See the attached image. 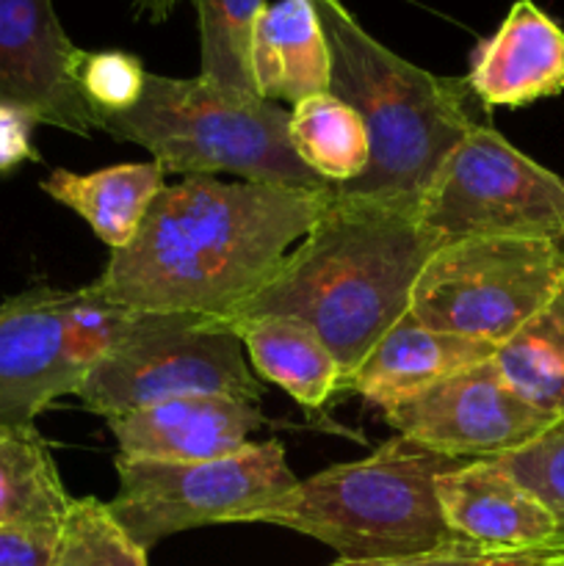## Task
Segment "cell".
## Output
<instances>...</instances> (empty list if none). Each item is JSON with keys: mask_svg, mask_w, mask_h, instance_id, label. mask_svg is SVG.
<instances>
[{"mask_svg": "<svg viewBox=\"0 0 564 566\" xmlns=\"http://www.w3.org/2000/svg\"><path fill=\"white\" fill-rule=\"evenodd\" d=\"M330 199L332 188L186 177L160 188L136 238L86 287L144 313L227 318L280 271Z\"/></svg>", "mask_w": 564, "mask_h": 566, "instance_id": "cell-1", "label": "cell"}, {"mask_svg": "<svg viewBox=\"0 0 564 566\" xmlns=\"http://www.w3.org/2000/svg\"><path fill=\"white\" fill-rule=\"evenodd\" d=\"M440 243L418 219V208L332 188L313 230L227 321H302L326 343L346 385L370 346L409 313L415 280Z\"/></svg>", "mask_w": 564, "mask_h": 566, "instance_id": "cell-2", "label": "cell"}, {"mask_svg": "<svg viewBox=\"0 0 564 566\" xmlns=\"http://www.w3.org/2000/svg\"><path fill=\"white\" fill-rule=\"evenodd\" d=\"M315 6L332 53L330 92L363 116L370 138L363 175L332 188L418 208L448 153L481 122V103L468 77L435 75L409 64L376 42L346 6Z\"/></svg>", "mask_w": 564, "mask_h": 566, "instance_id": "cell-3", "label": "cell"}, {"mask_svg": "<svg viewBox=\"0 0 564 566\" xmlns=\"http://www.w3.org/2000/svg\"><path fill=\"white\" fill-rule=\"evenodd\" d=\"M459 462L396 437L368 457L299 481L247 523L313 536L348 562L440 551L462 542L451 534L437 501V479Z\"/></svg>", "mask_w": 564, "mask_h": 566, "instance_id": "cell-4", "label": "cell"}, {"mask_svg": "<svg viewBox=\"0 0 564 566\" xmlns=\"http://www.w3.org/2000/svg\"><path fill=\"white\" fill-rule=\"evenodd\" d=\"M97 130L149 149L166 175L227 171L302 191L332 188L293 149L291 111L258 94L227 92L199 75L149 72L142 99L122 114H97Z\"/></svg>", "mask_w": 564, "mask_h": 566, "instance_id": "cell-5", "label": "cell"}, {"mask_svg": "<svg viewBox=\"0 0 564 566\" xmlns=\"http://www.w3.org/2000/svg\"><path fill=\"white\" fill-rule=\"evenodd\" d=\"M77 401L103 418L188 396L260 403L263 385L221 315L138 313L125 340L88 368Z\"/></svg>", "mask_w": 564, "mask_h": 566, "instance_id": "cell-6", "label": "cell"}, {"mask_svg": "<svg viewBox=\"0 0 564 566\" xmlns=\"http://www.w3.org/2000/svg\"><path fill=\"white\" fill-rule=\"evenodd\" d=\"M564 285L562 241L459 238L431 252L409 293V313L448 335L501 346Z\"/></svg>", "mask_w": 564, "mask_h": 566, "instance_id": "cell-7", "label": "cell"}, {"mask_svg": "<svg viewBox=\"0 0 564 566\" xmlns=\"http://www.w3.org/2000/svg\"><path fill=\"white\" fill-rule=\"evenodd\" d=\"M116 475L119 486L108 509L144 551L202 525L247 523L299 484L276 440L249 442L243 451L208 462L119 457Z\"/></svg>", "mask_w": 564, "mask_h": 566, "instance_id": "cell-8", "label": "cell"}, {"mask_svg": "<svg viewBox=\"0 0 564 566\" xmlns=\"http://www.w3.org/2000/svg\"><path fill=\"white\" fill-rule=\"evenodd\" d=\"M418 219L440 241L564 238V177L479 122L448 153L418 202Z\"/></svg>", "mask_w": 564, "mask_h": 566, "instance_id": "cell-9", "label": "cell"}, {"mask_svg": "<svg viewBox=\"0 0 564 566\" xmlns=\"http://www.w3.org/2000/svg\"><path fill=\"white\" fill-rule=\"evenodd\" d=\"M382 415L398 437L448 459L503 457L558 423L525 403L492 359L453 370Z\"/></svg>", "mask_w": 564, "mask_h": 566, "instance_id": "cell-10", "label": "cell"}, {"mask_svg": "<svg viewBox=\"0 0 564 566\" xmlns=\"http://www.w3.org/2000/svg\"><path fill=\"white\" fill-rule=\"evenodd\" d=\"M86 50L66 36L53 0H0V105L75 136L97 130V111L77 83Z\"/></svg>", "mask_w": 564, "mask_h": 566, "instance_id": "cell-11", "label": "cell"}, {"mask_svg": "<svg viewBox=\"0 0 564 566\" xmlns=\"http://www.w3.org/2000/svg\"><path fill=\"white\" fill-rule=\"evenodd\" d=\"M64 293L31 287L0 302V426H33L92 368L66 329Z\"/></svg>", "mask_w": 564, "mask_h": 566, "instance_id": "cell-12", "label": "cell"}, {"mask_svg": "<svg viewBox=\"0 0 564 566\" xmlns=\"http://www.w3.org/2000/svg\"><path fill=\"white\" fill-rule=\"evenodd\" d=\"M437 501L457 539L501 553H547L556 520L495 459L459 462L437 479Z\"/></svg>", "mask_w": 564, "mask_h": 566, "instance_id": "cell-13", "label": "cell"}, {"mask_svg": "<svg viewBox=\"0 0 564 566\" xmlns=\"http://www.w3.org/2000/svg\"><path fill=\"white\" fill-rule=\"evenodd\" d=\"M119 457L153 462H208L249 446L263 429L258 403L221 396H188L105 418Z\"/></svg>", "mask_w": 564, "mask_h": 566, "instance_id": "cell-14", "label": "cell"}, {"mask_svg": "<svg viewBox=\"0 0 564 566\" xmlns=\"http://www.w3.org/2000/svg\"><path fill=\"white\" fill-rule=\"evenodd\" d=\"M468 86L481 108H523L564 94V28L534 0H518L473 50Z\"/></svg>", "mask_w": 564, "mask_h": 566, "instance_id": "cell-15", "label": "cell"}, {"mask_svg": "<svg viewBox=\"0 0 564 566\" xmlns=\"http://www.w3.org/2000/svg\"><path fill=\"white\" fill-rule=\"evenodd\" d=\"M495 346L429 329L412 313H404L343 385L374 407L387 409L409 401L435 381L459 368L492 359Z\"/></svg>", "mask_w": 564, "mask_h": 566, "instance_id": "cell-16", "label": "cell"}, {"mask_svg": "<svg viewBox=\"0 0 564 566\" xmlns=\"http://www.w3.org/2000/svg\"><path fill=\"white\" fill-rule=\"evenodd\" d=\"M254 88L271 103L296 105L330 92L332 53L315 0L265 6L252 39Z\"/></svg>", "mask_w": 564, "mask_h": 566, "instance_id": "cell-17", "label": "cell"}, {"mask_svg": "<svg viewBox=\"0 0 564 566\" xmlns=\"http://www.w3.org/2000/svg\"><path fill=\"white\" fill-rule=\"evenodd\" d=\"M164 177L166 169L158 160L119 164L86 175L55 169L42 180V191L75 210L111 252H119L136 238L149 205L166 186Z\"/></svg>", "mask_w": 564, "mask_h": 566, "instance_id": "cell-18", "label": "cell"}, {"mask_svg": "<svg viewBox=\"0 0 564 566\" xmlns=\"http://www.w3.org/2000/svg\"><path fill=\"white\" fill-rule=\"evenodd\" d=\"M260 379L274 381L296 403L318 409L343 392V374L326 343L307 324L282 315L230 321Z\"/></svg>", "mask_w": 564, "mask_h": 566, "instance_id": "cell-19", "label": "cell"}, {"mask_svg": "<svg viewBox=\"0 0 564 566\" xmlns=\"http://www.w3.org/2000/svg\"><path fill=\"white\" fill-rule=\"evenodd\" d=\"M70 503L36 426H0V528L59 539Z\"/></svg>", "mask_w": 564, "mask_h": 566, "instance_id": "cell-20", "label": "cell"}, {"mask_svg": "<svg viewBox=\"0 0 564 566\" xmlns=\"http://www.w3.org/2000/svg\"><path fill=\"white\" fill-rule=\"evenodd\" d=\"M492 363L525 403L564 420V285L495 348Z\"/></svg>", "mask_w": 564, "mask_h": 566, "instance_id": "cell-21", "label": "cell"}, {"mask_svg": "<svg viewBox=\"0 0 564 566\" xmlns=\"http://www.w3.org/2000/svg\"><path fill=\"white\" fill-rule=\"evenodd\" d=\"M291 142L299 158L330 186L357 180L370 160L363 116L332 92L313 94L293 105Z\"/></svg>", "mask_w": 564, "mask_h": 566, "instance_id": "cell-22", "label": "cell"}, {"mask_svg": "<svg viewBox=\"0 0 564 566\" xmlns=\"http://www.w3.org/2000/svg\"><path fill=\"white\" fill-rule=\"evenodd\" d=\"M199 17V77L236 94H258L252 77L254 25L265 0H191ZM260 97V94H258Z\"/></svg>", "mask_w": 564, "mask_h": 566, "instance_id": "cell-23", "label": "cell"}, {"mask_svg": "<svg viewBox=\"0 0 564 566\" xmlns=\"http://www.w3.org/2000/svg\"><path fill=\"white\" fill-rule=\"evenodd\" d=\"M53 566H147V551L116 523L108 503L72 497L55 539Z\"/></svg>", "mask_w": 564, "mask_h": 566, "instance_id": "cell-24", "label": "cell"}, {"mask_svg": "<svg viewBox=\"0 0 564 566\" xmlns=\"http://www.w3.org/2000/svg\"><path fill=\"white\" fill-rule=\"evenodd\" d=\"M495 462L553 514L558 531L551 551L553 558H564V420L529 446L495 457Z\"/></svg>", "mask_w": 564, "mask_h": 566, "instance_id": "cell-25", "label": "cell"}, {"mask_svg": "<svg viewBox=\"0 0 564 566\" xmlns=\"http://www.w3.org/2000/svg\"><path fill=\"white\" fill-rule=\"evenodd\" d=\"M142 310L125 307V304L108 302L103 296H94L88 287L64 293V318L72 340L81 348L88 365L103 359L111 348L119 346L138 321Z\"/></svg>", "mask_w": 564, "mask_h": 566, "instance_id": "cell-26", "label": "cell"}, {"mask_svg": "<svg viewBox=\"0 0 564 566\" xmlns=\"http://www.w3.org/2000/svg\"><path fill=\"white\" fill-rule=\"evenodd\" d=\"M149 72L142 61L122 50L83 53L77 83L97 114H122L142 99Z\"/></svg>", "mask_w": 564, "mask_h": 566, "instance_id": "cell-27", "label": "cell"}, {"mask_svg": "<svg viewBox=\"0 0 564 566\" xmlns=\"http://www.w3.org/2000/svg\"><path fill=\"white\" fill-rule=\"evenodd\" d=\"M545 562H551L547 553H501L470 545V542H453V545H446L431 553H420V556L368 558V562H348V558H341V562H335L332 566H540Z\"/></svg>", "mask_w": 564, "mask_h": 566, "instance_id": "cell-28", "label": "cell"}, {"mask_svg": "<svg viewBox=\"0 0 564 566\" xmlns=\"http://www.w3.org/2000/svg\"><path fill=\"white\" fill-rule=\"evenodd\" d=\"M39 122L17 105H0V175H9L25 160H39L33 127Z\"/></svg>", "mask_w": 564, "mask_h": 566, "instance_id": "cell-29", "label": "cell"}, {"mask_svg": "<svg viewBox=\"0 0 564 566\" xmlns=\"http://www.w3.org/2000/svg\"><path fill=\"white\" fill-rule=\"evenodd\" d=\"M53 536L0 528V566H53Z\"/></svg>", "mask_w": 564, "mask_h": 566, "instance_id": "cell-30", "label": "cell"}, {"mask_svg": "<svg viewBox=\"0 0 564 566\" xmlns=\"http://www.w3.org/2000/svg\"><path fill=\"white\" fill-rule=\"evenodd\" d=\"M180 0H130V9L138 20L147 22H164L175 14Z\"/></svg>", "mask_w": 564, "mask_h": 566, "instance_id": "cell-31", "label": "cell"}, {"mask_svg": "<svg viewBox=\"0 0 564 566\" xmlns=\"http://www.w3.org/2000/svg\"><path fill=\"white\" fill-rule=\"evenodd\" d=\"M542 566H564V558H553V562L542 564Z\"/></svg>", "mask_w": 564, "mask_h": 566, "instance_id": "cell-32", "label": "cell"}, {"mask_svg": "<svg viewBox=\"0 0 564 566\" xmlns=\"http://www.w3.org/2000/svg\"><path fill=\"white\" fill-rule=\"evenodd\" d=\"M315 3H330V6H343L341 0H315Z\"/></svg>", "mask_w": 564, "mask_h": 566, "instance_id": "cell-33", "label": "cell"}, {"mask_svg": "<svg viewBox=\"0 0 564 566\" xmlns=\"http://www.w3.org/2000/svg\"><path fill=\"white\" fill-rule=\"evenodd\" d=\"M523 566H536V564H523ZM542 566V564H540Z\"/></svg>", "mask_w": 564, "mask_h": 566, "instance_id": "cell-34", "label": "cell"}, {"mask_svg": "<svg viewBox=\"0 0 564 566\" xmlns=\"http://www.w3.org/2000/svg\"><path fill=\"white\" fill-rule=\"evenodd\" d=\"M562 252H564V238H562Z\"/></svg>", "mask_w": 564, "mask_h": 566, "instance_id": "cell-35", "label": "cell"}]
</instances>
